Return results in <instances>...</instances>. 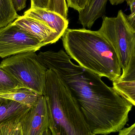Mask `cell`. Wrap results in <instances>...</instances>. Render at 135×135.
Masks as SVG:
<instances>
[{"instance_id": "obj_1", "label": "cell", "mask_w": 135, "mask_h": 135, "mask_svg": "<svg viewBox=\"0 0 135 135\" xmlns=\"http://www.w3.org/2000/svg\"><path fill=\"white\" fill-rule=\"evenodd\" d=\"M37 58L68 87L94 135H108L124 127L133 105L108 86L102 77L73 63L63 50L40 52Z\"/></svg>"}, {"instance_id": "obj_2", "label": "cell", "mask_w": 135, "mask_h": 135, "mask_svg": "<svg viewBox=\"0 0 135 135\" xmlns=\"http://www.w3.org/2000/svg\"><path fill=\"white\" fill-rule=\"evenodd\" d=\"M66 54L81 67L112 82L121 75V68L111 44L98 31L68 28L62 36Z\"/></svg>"}, {"instance_id": "obj_3", "label": "cell", "mask_w": 135, "mask_h": 135, "mask_svg": "<svg viewBox=\"0 0 135 135\" xmlns=\"http://www.w3.org/2000/svg\"><path fill=\"white\" fill-rule=\"evenodd\" d=\"M47 69L43 96L52 135H94L68 87L56 72Z\"/></svg>"}, {"instance_id": "obj_4", "label": "cell", "mask_w": 135, "mask_h": 135, "mask_svg": "<svg viewBox=\"0 0 135 135\" xmlns=\"http://www.w3.org/2000/svg\"><path fill=\"white\" fill-rule=\"evenodd\" d=\"M0 68L16 79L23 88L43 95L47 70L31 51L10 56L2 60Z\"/></svg>"}, {"instance_id": "obj_5", "label": "cell", "mask_w": 135, "mask_h": 135, "mask_svg": "<svg viewBox=\"0 0 135 135\" xmlns=\"http://www.w3.org/2000/svg\"><path fill=\"white\" fill-rule=\"evenodd\" d=\"M98 31L115 51L123 72L127 69L135 50V33L130 27L122 10L116 17L103 16Z\"/></svg>"}, {"instance_id": "obj_6", "label": "cell", "mask_w": 135, "mask_h": 135, "mask_svg": "<svg viewBox=\"0 0 135 135\" xmlns=\"http://www.w3.org/2000/svg\"><path fill=\"white\" fill-rule=\"evenodd\" d=\"M17 25L10 23L0 28V58L34 51L46 46Z\"/></svg>"}, {"instance_id": "obj_7", "label": "cell", "mask_w": 135, "mask_h": 135, "mask_svg": "<svg viewBox=\"0 0 135 135\" xmlns=\"http://www.w3.org/2000/svg\"><path fill=\"white\" fill-rule=\"evenodd\" d=\"M24 135H40L49 129L48 109L43 95L20 121Z\"/></svg>"}, {"instance_id": "obj_8", "label": "cell", "mask_w": 135, "mask_h": 135, "mask_svg": "<svg viewBox=\"0 0 135 135\" xmlns=\"http://www.w3.org/2000/svg\"><path fill=\"white\" fill-rule=\"evenodd\" d=\"M12 23L46 45L55 43L60 38L57 32L47 25L33 18L20 16Z\"/></svg>"}, {"instance_id": "obj_9", "label": "cell", "mask_w": 135, "mask_h": 135, "mask_svg": "<svg viewBox=\"0 0 135 135\" xmlns=\"http://www.w3.org/2000/svg\"><path fill=\"white\" fill-rule=\"evenodd\" d=\"M23 16L40 21L54 30L60 38L62 37L68 26V21L55 12L46 9L30 7L25 11Z\"/></svg>"}, {"instance_id": "obj_10", "label": "cell", "mask_w": 135, "mask_h": 135, "mask_svg": "<svg viewBox=\"0 0 135 135\" xmlns=\"http://www.w3.org/2000/svg\"><path fill=\"white\" fill-rule=\"evenodd\" d=\"M32 107L0 97V124L20 121Z\"/></svg>"}, {"instance_id": "obj_11", "label": "cell", "mask_w": 135, "mask_h": 135, "mask_svg": "<svg viewBox=\"0 0 135 135\" xmlns=\"http://www.w3.org/2000/svg\"><path fill=\"white\" fill-rule=\"evenodd\" d=\"M108 0H90L88 6L79 13V21L83 28H90L104 14Z\"/></svg>"}, {"instance_id": "obj_12", "label": "cell", "mask_w": 135, "mask_h": 135, "mask_svg": "<svg viewBox=\"0 0 135 135\" xmlns=\"http://www.w3.org/2000/svg\"><path fill=\"white\" fill-rule=\"evenodd\" d=\"M41 96L42 95L25 88H21L12 93L0 94L1 97L10 99L30 107L37 104Z\"/></svg>"}, {"instance_id": "obj_13", "label": "cell", "mask_w": 135, "mask_h": 135, "mask_svg": "<svg viewBox=\"0 0 135 135\" xmlns=\"http://www.w3.org/2000/svg\"><path fill=\"white\" fill-rule=\"evenodd\" d=\"M13 0H0V28L4 27L18 18Z\"/></svg>"}, {"instance_id": "obj_14", "label": "cell", "mask_w": 135, "mask_h": 135, "mask_svg": "<svg viewBox=\"0 0 135 135\" xmlns=\"http://www.w3.org/2000/svg\"><path fill=\"white\" fill-rule=\"evenodd\" d=\"M113 87L120 96L135 106V81L113 82Z\"/></svg>"}, {"instance_id": "obj_15", "label": "cell", "mask_w": 135, "mask_h": 135, "mask_svg": "<svg viewBox=\"0 0 135 135\" xmlns=\"http://www.w3.org/2000/svg\"><path fill=\"white\" fill-rule=\"evenodd\" d=\"M22 88L15 79L0 68V94L12 93Z\"/></svg>"}, {"instance_id": "obj_16", "label": "cell", "mask_w": 135, "mask_h": 135, "mask_svg": "<svg viewBox=\"0 0 135 135\" xmlns=\"http://www.w3.org/2000/svg\"><path fill=\"white\" fill-rule=\"evenodd\" d=\"M47 9L55 12L67 19L68 8L66 0H50Z\"/></svg>"}, {"instance_id": "obj_17", "label": "cell", "mask_w": 135, "mask_h": 135, "mask_svg": "<svg viewBox=\"0 0 135 135\" xmlns=\"http://www.w3.org/2000/svg\"><path fill=\"white\" fill-rule=\"evenodd\" d=\"M135 81V50L127 69L121 74L115 81Z\"/></svg>"}, {"instance_id": "obj_18", "label": "cell", "mask_w": 135, "mask_h": 135, "mask_svg": "<svg viewBox=\"0 0 135 135\" xmlns=\"http://www.w3.org/2000/svg\"><path fill=\"white\" fill-rule=\"evenodd\" d=\"M68 8H72L79 13L84 10L90 0H66Z\"/></svg>"}, {"instance_id": "obj_19", "label": "cell", "mask_w": 135, "mask_h": 135, "mask_svg": "<svg viewBox=\"0 0 135 135\" xmlns=\"http://www.w3.org/2000/svg\"><path fill=\"white\" fill-rule=\"evenodd\" d=\"M20 122L12 121L0 124V135H13L15 126Z\"/></svg>"}, {"instance_id": "obj_20", "label": "cell", "mask_w": 135, "mask_h": 135, "mask_svg": "<svg viewBox=\"0 0 135 135\" xmlns=\"http://www.w3.org/2000/svg\"><path fill=\"white\" fill-rule=\"evenodd\" d=\"M129 6L131 13L128 16L126 15V19L130 27L135 33V0Z\"/></svg>"}, {"instance_id": "obj_21", "label": "cell", "mask_w": 135, "mask_h": 135, "mask_svg": "<svg viewBox=\"0 0 135 135\" xmlns=\"http://www.w3.org/2000/svg\"><path fill=\"white\" fill-rule=\"evenodd\" d=\"M50 0H31V7L48 9Z\"/></svg>"}, {"instance_id": "obj_22", "label": "cell", "mask_w": 135, "mask_h": 135, "mask_svg": "<svg viewBox=\"0 0 135 135\" xmlns=\"http://www.w3.org/2000/svg\"><path fill=\"white\" fill-rule=\"evenodd\" d=\"M27 0H13V5L17 12L23 10L26 6Z\"/></svg>"}, {"instance_id": "obj_23", "label": "cell", "mask_w": 135, "mask_h": 135, "mask_svg": "<svg viewBox=\"0 0 135 135\" xmlns=\"http://www.w3.org/2000/svg\"><path fill=\"white\" fill-rule=\"evenodd\" d=\"M119 135H135V123L131 127L120 130Z\"/></svg>"}, {"instance_id": "obj_24", "label": "cell", "mask_w": 135, "mask_h": 135, "mask_svg": "<svg viewBox=\"0 0 135 135\" xmlns=\"http://www.w3.org/2000/svg\"><path fill=\"white\" fill-rule=\"evenodd\" d=\"M110 3L113 5H117L122 4L124 1L127 2L128 5L130 6L135 0H109Z\"/></svg>"}, {"instance_id": "obj_25", "label": "cell", "mask_w": 135, "mask_h": 135, "mask_svg": "<svg viewBox=\"0 0 135 135\" xmlns=\"http://www.w3.org/2000/svg\"><path fill=\"white\" fill-rule=\"evenodd\" d=\"M13 135H24L20 122L16 124L13 131Z\"/></svg>"}, {"instance_id": "obj_26", "label": "cell", "mask_w": 135, "mask_h": 135, "mask_svg": "<svg viewBox=\"0 0 135 135\" xmlns=\"http://www.w3.org/2000/svg\"><path fill=\"white\" fill-rule=\"evenodd\" d=\"M40 135H52L50 129H47L42 133H41Z\"/></svg>"}]
</instances>
